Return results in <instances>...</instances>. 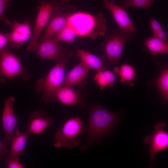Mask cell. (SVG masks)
Here are the masks:
<instances>
[{"label": "cell", "instance_id": "6da1fadb", "mask_svg": "<svg viewBox=\"0 0 168 168\" xmlns=\"http://www.w3.org/2000/svg\"><path fill=\"white\" fill-rule=\"evenodd\" d=\"M87 123L83 127L86 133V145L81 149L85 150L98 143L107 136L120 122V115L98 104L91 105L88 109Z\"/></svg>", "mask_w": 168, "mask_h": 168}, {"label": "cell", "instance_id": "7a4b0ae2", "mask_svg": "<svg viewBox=\"0 0 168 168\" xmlns=\"http://www.w3.org/2000/svg\"><path fill=\"white\" fill-rule=\"evenodd\" d=\"M67 25L81 38L95 39L104 36L107 28L106 19L101 12L96 16L84 12L75 11L70 16Z\"/></svg>", "mask_w": 168, "mask_h": 168}, {"label": "cell", "instance_id": "3957f363", "mask_svg": "<svg viewBox=\"0 0 168 168\" xmlns=\"http://www.w3.org/2000/svg\"><path fill=\"white\" fill-rule=\"evenodd\" d=\"M76 55V53L72 52L62 60L56 63L44 80H39L37 89L42 93V100L46 103L56 101L57 91L62 85L65 77L66 65L69 59Z\"/></svg>", "mask_w": 168, "mask_h": 168}, {"label": "cell", "instance_id": "277c9868", "mask_svg": "<svg viewBox=\"0 0 168 168\" xmlns=\"http://www.w3.org/2000/svg\"><path fill=\"white\" fill-rule=\"evenodd\" d=\"M84 122L79 117L70 118L54 134V147L72 149L80 145L79 136L84 132Z\"/></svg>", "mask_w": 168, "mask_h": 168}, {"label": "cell", "instance_id": "5b68a950", "mask_svg": "<svg viewBox=\"0 0 168 168\" xmlns=\"http://www.w3.org/2000/svg\"><path fill=\"white\" fill-rule=\"evenodd\" d=\"M135 36V35L119 29H113L105 38L101 49L110 63L114 65L119 62L125 44Z\"/></svg>", "mask_w": 168, "mask_h": 168}, {"label": "cell", "instance_id": "8992f818", "mask_svg": "<svg viewBox=\"0 0 168 168\" xmlns=\"http://www.w3.org/2000/svg\"><path fill=\"white\" fill-rule=\"evenodd\" d=\"M76 10V8L69 4H58L52 12L50 22L40 37V42L51 38L57 34L67 25L70 16Z\"/></svg>", "mask_w": 168, "mask_h": 168}, {"label": "cell", "instance_id": "52a82bcc", "mask_svg": "<svg viewBox=\"0 0 168 168\" xmlns=\"http://www.w3.org/2000/svg\"><path fill=\"white\" fill-rule=\"evenodd\" d=\"M26 74L18 56L12 53L7 47L0 50V82L17 77L24 78Z\"/></svg>", "mask_w": 168, "mask_h": 168}, {"label": "cell", "instance_id": "ba28073f", "mask_svg": "<svg viewBox=\"0 0 168 168\" xmlns=\"http://www.w3.org/2000/svg\"><path fill=\"white\" fill-rule=\"evenodd\" d=\"M55 0L49 2H40L37 7L38 14L34 30L27 50L32 52L37 51L38 46L39 38L44 28L49 21L54 8L58 5Z\"/></svg>", "mask_w": 168, "mask_h": 168}, {"label": "cell", "instance_id": "9c48e42d", "mask_svg": "<svg viewBox=\"0 0 168 168\" xmlns=\"http://www.w3.org/2000/svg\"><path fill=\"white\" fill-rule=\"evenodd\" d=\"M166 126V122H159L154 126V130L151 135L146 136L143 142L149 147L151 164H154L156 155L158 152L166 150L168 147V133L164 128Z\"/></svg>", "mask_w": 168, "mask_h": 168}, {"label": "cell", "instance_id": "30bf717a", "mask_svg": "<svg viewBox=\"0 0 168 168\" xmlns=\"http://www.w3.org/2000/svg\"><path fill=\"white\" fill-rule=\"evenodd\" d=\"M38 58L58 62L72 52L64 48L60 41L54 37L40 42L37 50Z\"/></svg>", "mask_w": 168, "mask_h": 168}, {"label": "cell", "instance_id": "8fae6325", "mask_svg": "<svg viewBox=\"0 0 168 168\" xmlns=\"http://www.w3.org/2000/svg\"><path fill=\"white\" fill-rule=\"evenodd\" d=\"M14 101L15 98L12 96L6 100L2 115V129L5 134L2 142L6 147L11 144L12 138L18 130L15 128L18 121L13 110Z\"/></svg>", "mask_w": 168, "mask_h": 168}, {"label": "cell", "instance_id": "7c38bea8", "mask_svg": "<svg viewBox=\"0 0 168 168\" xmlns=\"http://www.w3.org/2000/svg\"><path fill=\"white\" fill-rule=\"evenodd\" d=\"M12 30L11 33H6L8 44L11 46L18 48L31 37L30 24L28 20L19 23L16 21L12 22Z\"/></svg>", "mask_w": 168, "mask_h": 168}, {"label": "cell", "instance_id": "4fadbf2b", "mask_svg": "<svg viewBox=\"0 0 168 168\" xmlns=\"http://www.w3.org/2000/svg\"><path fill=\"white\" fill-rule=\"evenodd\" d=\"M103 7L110 11L115 21L120 29L135 35L137 30L132 22L125 8L116 5L115 3L103 0Z\"/></svg>", "mask_w": 168, "mask_h": 168}, {"label": "cell", "instance_id": "5bb4252c", "mask_svg": "<svg viewBox=\"0 0 168 168\" xmlns=\"http://www.w3.org/2000/svg\"><path fill=\"white\" fill-rule=\"evenodd\" d=\"M56 100L67 106L77 105L81 107L85 106L86 100L85 97L74 87L62 85L56 93Z\"/></svg>", "mask_w": 168, "mask_h": 168}, {"label": "cell", "instance_id": "9a60e30c", "mask_svg": "<svg viewBox=\"0 0 168 168\" xmlns=\"http://www.w3.org/2000/svg\"><path fill=\"white\" fill-rule=\"evenodd\" d=\"M29 129L30 134H39L53 124V120L49 116L44 110H36L31 113L29 118Z\"/></svg>", "mask_w": 168, "mask_h": 168}, {"label": "cell", "instance_id": "2e32d148", "mask_svg": "<svg viewBox=\"0 0 168 168\" xmlns=\"http://www.w3.org/2000/svg\"><path fill=\"white\" fill-rule=\"evenodd\" d=\"M89 69L85 64L81 62L65 76L62 85L73 87L84 85Z\"/></svg>", "mask_w": 168, "mask_h": 168}, {"label": "cell", "instance_id": "e0dca14e", "mask_svg": "<svg viewBox=\"0 0 168 168\" xmlns=\"http://www.w3.org/2000/svg\"><path fill=\"white\" fill-rule=\"evenodd\" d=\"M29 134L27 131L21 132L17 130L11 141V149L6 162L25 153L24 149Z\"/></svg>", "mask_w": 168, "mask_h": 168}, {"label": "cell", "instance_id": "ac0fdd59", "mask_svg": "<svg viewBox=\"0 0 168 168\" xmlns=\"http://www.w3.org/2000/svg\"><path fill=\"white\" fill-rule=\"evenodd\" d=\"M81 62L89 68L99 71L106 69L104 57H99L85 50L77 49L76 53Z\"/></svg>", "mask_w": 168, "mask_h": 168}, {"label": "cell", "instance_id": "d6986e66", "mask_svg": "<svg viewBox=\"0 0 168 168\" xmlns=\"http://www.w3.org/2000/svg\"><path fill=\"white\" fill-rule=\"evenodd\" d=\"M144 45L152 55L156 56L158 54H166L168 52V42L152 36L145 39Z\"/></svg>", "mask_w": 168, "mask_h": 168}, {"label": "cell", "instance_id": "ffe728a7", "mask_svg": "<svg viewBox=\"0 0 168 168\" xmlns=\"http://www.w3.org/2000/svg\"><path fill=\"white\" fill-rule=\"evenodd\" d=\"M114 71L119 77L121 82L125 83L132 86H134L133 81L136 76V73L133 66L124 63L120 67H114Z\"/></svg>", "mask_w": 168, "mask_h": 168}, {"label": "cell", "instance_id": "44dd1931", "mask_svg": "<svg viewBox=\"0 0 168 168\" xmlns=\"http://www.w3.org/2000/svg\"><path fill=\"white\" fill-rule=\"evenodd\" d=\"M94 80L101 90L106 87L112 88L115 81V76L112 72L106 69L97 71Z\"/></svg>", "mask_w": 168, "mask_h": 168}, {"label": "cell", "instance_id": "7402d4cb", "mask_svg": "<svg viewBox=\"0 0 168 168\" xmlns=\"http://www.w3.org/2000/svg\"><path fill=\"white\" fill-rule=\"evenodd\" d=\"M157 88L161 94L162 104H166L168 100V69L162 70L157 82Z\"/></svg>", "mask_w": 168, "mask_h": 168}, {"label": "cell", "instance_id": "603a6c76", "mask_svg": "<svg viewBox=\"0 0 168 168\" xmlns=\"http://www.w3.org/2000/svg\"><path fill=\"white\" fill-rule=\"evenodd\" d=\"M76 36V35L73 30L67 25L54 37L60 41L73 43Z\"/></svg>", "mask_w": 168, "mask_h": 168}, {"label": "cell", "instance_id": "cb8c5ba5", "mask_svg": "<svg viewBox=\"0 0 168 168\" xmlns=\"http://www.w3.org/2000/svg\"><path fill=\"white\" fill-rule=\"evenodd\" d=\"M155 0H121L124 7H131L140 8L148 10Z\"/></svg>", "mask_w": 168, "mask_h": 168}, {"label": "cell", "instance_id": "d4e9b609", "mask_svg": "<svg viewBox=\"0 0 168 168\" xmlns=\"http://www.w3.org/2000/svg\"><path fill=\"white\" fill-rule=\"evenodd\" d=\"M11 0H0V20L11 26L12 22L5 18L4 15L5 10L9 6Z\"/></svg>", "mask_w": 168, "mask_h": 168}, {"label": "cell", "instance_id": "484cf974", "mask_svg": "<svg viewBox=\"0 0 168 168\" xmlns=\"http://www.w3.org/2000/svg\"><path fill=\"white\" fill-rule=\"evenodd\" d=\"M8 168H23V166L20 162V158L17 157L5 162Z\"/></svg>", "mask_w": 168, "mask_h": 168}, {"label": "cell", "instance_id": "4316f807", "mask_svg": "<svg viewBox=\"0 0 168 168\" xmlns=\"http://www.w3.org/2000/svg\"><path fill=\"white\" fill-rule=\"evenodd\" d=\"M149 22L153 33L162 29L160 24L153 17H151Z\"/></svg>", "mask_w": 168, "mask_h": 168}, {"label": "cell", "instance_id": "83f0119b", "mask_svg": "<svg viewBox=\"0 0 168 168\" xmlns=\"http://www.w3.org/2000/svg\"><path fill=\"white\" fill-rule=\"evenodd\" d=\"M8 44V40L6 35L0 32V50H2Z\"/></svg>", "mask_w": 168, "mask_h": 168}, {"label": "cell", "instance_id": "f1b7e54d", "mask_svg": "<svg viewBox=\"0 0 168 168\" xmlns=\"http://www.w3.org/2000/svg\"><path fill=\"white\" fill-rule=\"evenodd\" d=\"M9 150L0 140V155L6 160L7 157Z\"/></svg>", "mask_w": 168, "mask_h": 168}, {"label": "cell", "instance_id": "f546056e", "mask_svg": "<svg viewBox=\"0 0 168 168\" xmlns=\"http://www.w3.org/2000/svg\"><path fill=\"white\" fill-rule=\"evenodd\" d=\"M153 36L162 40L168 42L166 35L163 29L153 33Z\"/></svg>", "mask_w": 168, "mask_h": 168}, {"label": "cell", "instance_id": "4dcf8cb0", "mask_svg": "<svg viewBox=\"0 0 168 168\" xmlns=\"http://www.w3.org/2000/svg\"><path fill=\"white\" fill-rule=\"evenodd\" d=\"M71 0H58V4L61 5H65L69 4Z\"/></svg>", "mask_w": 168, "mask_h": 168}, {"label": "cell", "instance_id": "1f68e13d", "mask_svg": "<svg viewBox=\"0 0 168 168\" xmlns=\"http://www.w3.org/2000/svg\"><path fill=\"white\" fill-rule=\"evenodd\" d=\"M106 0L109 2L115 3L114 0Z\"/></svg>", "mask_w": 168, "mask_h": 168}]
</instances>
